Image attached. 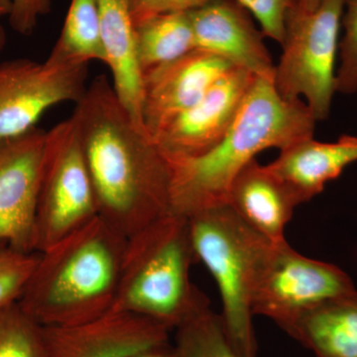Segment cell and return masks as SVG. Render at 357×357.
I'll use <instances>...</instances> for the list:
<instances>
[{"instance_id":"6da1fadb","label":"cell","mask_w":357,"mask_h":357,"mask_svg":"<svg viewBox=\"0 0 357 357\" xmlns=\"http://www.w3.org/2000/svg\"><path fill=\"white\" fill-rule=\"evenodd\" d=\"M72 117L98 217L128 238L173 213L168 160L152 136L131 119L105 75L88 84Z\"/></svg>"},{"instance_id":"7a4b0ae2","label":"cell","mask_w":357,"mask_h":357,"mask_svg":"<svg viewBox=\"0 0 357 357\" xmlns=\"http://www.w3.org/2000/svg\"><path fill=\"white\" fill-rule=\"evenodd\" d=\"M316 119L301 100H286L273 79L257 77L222 141L206 153L167 158L171 169L172 213L188 218L227 203L238 173L270 148L285 150L314 137Z\"/></svg>"},{"instance_id":"3957f363","label":"cell","mask_w":357,"mask_h":357,"mask_svg":"<svg viewBox=\"0 0 357 357\" xmlns=\"http://www.w3.org/2000/svg\"><path fill=\"white\" fill-rule=\"evenodd\" d=\"M128 238L100 217L38 253L18 303L47 328L89 323L112 311Z\"/></svg>"},{"instance_id":"277c9868","label":"cell","mask_w":357,"mask_h":357,"mask_svg":"<svg viewBox=\"0 0 357 357\" xmlns=\"http://www.w3.org/2000/svg\"><path fill=\"white\" fill-rule=\"evenodd\" d=\"M198 262L187 218L170 213L128 237L112 312H126L177 330L210 307L192 283Z\"/></svg>"},{"instance_id":"5b68a950","label":"cell","mask_w":357,"mask_h":357,"mask_svg":"<svg viewBox=\"0 0 357 357\" xmlns=\"http://www.w3.org/2000/svg\"><path fill=\"white\" fill-rule=\"evenodd\" d=\"M197 260L208 268L222 299L220 314L239 357H257L252 295L258 268L271 243L248 227L227 203L187 218Z\"/></svg>"},{"instance_id":"8992f818","label":"cell","mask_w":357,"mask_h":357,"mask_svg":"<svg viewBox=\"0 0 357 357\" xmlns=\"http://www.w3.org/2000/svg\"><path fill=\"white\" fill-rule=\"evenodd\" d=\"M344 0H321L312 13L296 8L286 20L282 55L273 83L286 100H306L317 121L330 115L337 93L335 62Z\"/></svg>"},{"instance_id":"52a82bcc","label":"cell","mask_w":357,"mask_h":357,"mask_svg":"<svg viewBox=\"0 0 357 357\" xmlns=\"http://www.w3.org/2000/svg\"><path fill=\"white\" fill-rule=\"evenodd\" d=\"M98 217L81 138L72 116L46 132L35 222L36 253Z\"/></svg>"},{"instance_id":"ba28073f","label":"cell","mask_w":357,"mask_h":357,"mask_svg":"<svg viewBox=\"0 0 357 357\" xmlns=\"http://www.w3.org/2000/svg\"><path fill=\"white\" fill-rule=\"evenodd\" d=\"M356 294L354 282L342 269L279 241L269 244L258 268L252 312L282 328L319 305Z\"/></svg>"},{"instance_id":"9c48e42d","label":"cell","mask_w":357,"mask_h":357,"mask_svg":"<svg viewBox=\"0 0 357 357\" xmlns=\"http://www.w3.org/2000/svg\"><path fill=\"white\" fill-rule=\"evenodd\" d=\"M89 65L20 58L0 64V142L20 137L52 107L77 103L86 91Z\"/></svg>"},{"instance_id":"30bf717a","label":"cell","mask_w":357,"mask_h":357,"mask_svg":"<svg viewBox=\"0 0 357 357\" xmlns=\"http://www.w3.org/2000/svg\"><path fill=\"white\" fill-rule=\"evenodd\" d=\"M47 131L0 142V243L35 252V222Z\"/></svg>"},{"instance_id":"8fae6325","label":"cell","mask_w":357,"mask_h":357,"mask_svg":"<svg viewBox=\"0 0 357 357\" xmlns=\"http://www.w3.org/2000/svg\"><path fill=\"white\" fill-rule=\"evenodd\" d=\"M248 70L234 68L206 95L164 126L153 139L167 158L199 156L217 146L227 134L255 81Z\"/></svg>"},{"instance_id":"7c38bea8","label":"cell","mask_w":357,"mask_h":357,"mask_svg":"<svg viewBox=\"0 0 357 357\" xmlns=\"http://www.w3.org/2000/svg\"><path fill=\"white\" fill-rule=\"evenodd\" d=\"M234 66L195 49L143 74L142 116L152 138L178 115L199 102Z\"/></svg>"},{"instance_id":"4fadbf2b","label":"cell","mask_w":357,"mask_h":357,"mask_svg":"<svg viewBox=\"0 0 357 357\" xmlns=\"http://www.w3.org/2000/svg\"><path fill=\"white\" fill-rule=\"evenodd\" d=\"M196 49L255 77L273 79L275 65L261 29L237 0H213L190 13Z\"/></svg>"},{"instance_id":"5bb4252c","label":"cell","mask_w":357,"mask_h":357,"mask_svg":"<svg viewBox=\"0 0 357 357\" xmlns=\"http://www.w3.org/2000/svg\"><path fill=\"white\" fill-rule=\"evenodd\" d=\"M47 332L50 357H131L169 344L171 331L141 317L112 311L89 323L47 328Z\"/></svg>"},{"instance_id":"9a60e30c","label":"cell","mask_w":357,"mask_h":357,"mask_svg":"<svg viewBox=\"0 0 357 357\" xmlns=\"http://www.w3.org/2000/svg\"><path fill=\"white\" fill-rule=\"evenodd\" d=\"M227 204L260 236L279 243L286 241V227L302 202L268 165L255 159L234 178Z\"/></svg>"},{"instance_id":"2e32d148","label":"cell","mask_w":357,"mask_h":357,"mask_svg":"<svg viewBox=\"0 0 357 357\" xmlns=\"http://www.w3.org/2000/svg\"><path fill=\"white\" fill-rule=\"evenodd\" d=\"M98 2L105 65L112 73V86L133 121L146 130L142 116L143 74L138 64L131 0Z\"/></svg>"},{"instance_id":"e0dca14e","label":"cell","mask_w":357,"mask_h":357,"mask_svg":"<svg viewBox=\"0 0 357 357\" xmlns=\"http://www.w3.org/2000/svg\"><path fill=\"white\" fill-rule=\"evenodd\" d=\"M357 162V136L342 135L335 142L307 138L282 150L268 167L292 188L302 204L311 201L328 183Z\"/></svg>"},{"instance_id":"ac0fdd59","label":"cell","mask_w":357,"mask_h":357,"mask_svg":"<svg viewBox=\"0 0 357 357\" xmlns=\"http://www.w3.org/2000/svg\"><path fill=\"white\" fill-rule=\"evenodd\" d=\"M282 330L316 357H357V294L319 305Z\"/></svg>"},{"instance_id":"d6986e66","label":"cell","mask_w":357,"mask_h":357,"mask_svg":"<svg viewBox=\"0 0 357 357\" xmlns=\"http://www.w3.org/2000/svg\"><path fill=\"white\" fill-rule=\"evenodd\" d=\"M137 59L142 74L196 49L190 13L155 16L136 27Z\"/></svg>"},{"instance_id":"ffe728a7","label":"cell","mask_w":357,"mask_h":357,"mask_svg":"<svg viewBox=\"0 0 357 357\" xmlns=\"http://www.w3.org/2000/svg\"><path fill=\"white\" fill-rule=\"evenodd\" d=\"M49 57L68 64H105L98 0H72Z\"/></svg>"},{"instance_id":"44dd1931","label":"cell","mask_w":357,"mask_h":357,"mask_svg":"<svg viewBox=\"0 0 357 357\" xmlns=\"http://www.w3.org/2000/svg\"><path fill=\"white\" fill-rule=\"evenodd\" d=\"M0 357H50L46 326L30 317L18 301L0 307Z\"/></svg>"},{"instance_id":"7402d4cb","label":"cell","mask_w":357,"mask_h":357,"mask_svg":"<svg viewBox=\"0 0 357 357\" xmlns=\"http://www.w3.org/2000/svg\"><path fill=\"white\" fill-rule=\"evenodd\" d=\"M176 357H239L230 344L220 314L206 307L176 330Z\"/></svg>"},{"instance_id":"603a6c76","label":"cell","mask_w":357,"mask_h":357,"mask_svg":"<svg viewBox=\"0 0 357 357\" xmlns=\"http://www.w3.org/2000/svg\"><path fill=\"white\" fill-rule=\"evenodd\" d=\"M37 260L38 253L0 243V307L20 299Z\"/></svg>"},{"instance_id":"cb8c5ba5","label":"cell","mask_w":357,"mask_h":357,"mask_svg":"<svg viewBox=\"0 0 357 357\" xmlns=\"http://www.w3.org/2000/svg\"><path fill=\"white\" fill-rule=\"evenodd\" d=\"M342 27L344 36L338 46L340 65L337 70V91L354 95L357 91V0H344Z\"/></svg>"},{"instance_id":"d4e9b609","label":"cell","mask_w":357,"mask_h":357,"mask_svg":"<svg viewBox=\"0 0 357 357\" xmlns=\"http://www.w3.org/2000/svg\"><path fill=\"white\" fill-rule=\"evenodd\" d=\"M259 23L265 37L282 45L286 20L298 6V0H237Z\"/></svg>"},{"instance_id":"484cf974","label":"cell","mask_w":357,"mask_h":357,"mask_svg":"<svg viewBox=\"0 0 357 357\" xmlns=\"http://www.w3.org/2000/svg\"><path fill=\"white\" fill-rule=\"evenodd\" d=\"M213 0H131V13L136 27L167 13H191Z\"/></svg>"},{"instance_id":"4316f807","label":"cell","mask_w":357,"mask_h":357,"mask_svg":"<svg viewBox=\"0 0 357 357\" xmlns=\"http://www.w3.org/2000/svg\"><path fill=\"white\" fill-rule=\"evenodd\" d=\"M52 0H11L8 15L11 28L21 35H30L39 20L51 10Z\"/></svg>"},{"instance_id":"83f0119b","label":"cell","mask_w":357,"mask_h":357,"mask_svg":"<svg viewBox=\"0 0 357 357\" xmlns=\"http://www.w3.org/2000/svg\"><path fill=\"white\" fill-rule=\"evenodd\" d=\"M131 357H176V354L173 344L169 342V344L160 345V347L140 352V354Z\"/></svg>"},{"instance_id":"f1b7e54d","label":"cell","mask_w":357,"mask_h":357,"mask_svg":"<svg viewBox=\"0 0 357 357\" xmlns=\"http://www.w3.org/2000/svg\"><path fill=\"white\" fill-rule=\"evenodd\" d=\"M321 0H298L297 8L304 13H312L318 8Z\"/></svg>"},{"instance_id":"f546056e","label":"cell","mask_w":357,"mask_h":357,"mask_svg":"<svg viewBox=\"0 0 357 357\" xmlns=\"http://www.w3.org/2000/svg\"><path fill=\"white\" fill-rule=\"evenodd\" d=\"M11 10V0H0V20L8 17Z\"/></svg>"},{"instance_id":"4dcf8cb0","label":"cell","mask_w":357,"mask_h":357,"mask_svg":"<svg viewBox=\"0 0 357 357\" xmlns=\"http://www.w3.org/2000/svg\"><path fill=\"white\" fill-rule=\"evenodd\" d=\"M6 43V33L4 28L0 26V52L4 48Z\"/></svg>"}]
</instances>
